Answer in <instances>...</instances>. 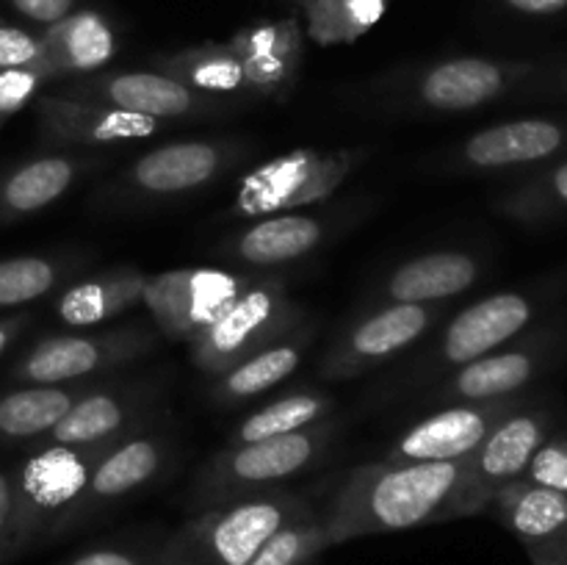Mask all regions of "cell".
I'll list each match as a JSON object with an SVG mask.
<instances>
[{
  "label": "cell",
  "mask_w": 567,
  "mask_h": 565,
  "mask_svg": "<svg viewBox=\"0 0 567 565\" xmlns=\"http://www.w3.org/2000/svg\"><path fill=\"white\" fill-rule=\"evenodd\" d=\"M468 458L446 463L377 460L358 465L321 507L332 546L480 515Z\"/></svg>",
  "instance_id": "obj_1"
},
{
  "label": "cell",
  "mask_w": 567,
  "mask_h": 565,
  "mask_svg": "<svg viewBox=\"0 0 567 565\" xmlns=\"http://www.w3.org/2000/svg\"><path fill=\"white\" fill-rule=\"evenodd\" d=\"M313 507L308 493L266 491L199 510L155 548V565H249L266 541Z\"/></svg>",
  "instance_id": "obj_2"
},
{
  "label": "cell",
  "mask_w": 567,
  "mask_h": 565,
  "mask_svg": "<svg viewBox=\"0 0 567 565\" xmlns=\"http://www.w3.org/2000/svg\"><path fill=\"white\" fill-rule=\"evenodd\" d=\"M111 446L116 443H100V446L44 443L39 452L28 454L17 469L9 471L11 513L0 546V563L55 541L59 524L83 493L94 465Z\"/></svg>",
  "instance_id": "obj_3"
},
{
  "label": "cell",
  "mask_w": 567,
  "mask_h": 565,
  "mask_svg": "<svg viewBox=\"0 0 567 565\" xmlns=\"http://www.w3.org/2000/svg\"><path fill=\"white\" fill-rule=\"evenodd\" d=\"M332 432H336L332 424L321 421L291 435L233 443V446L227 443L194 476L188 502L199 513L216 504L277 491L280 482L293 480L324 458L332 443Z\"/></svg>",
  "instance_id": "obj_4"
},
{
  "label": "cell",
  "mask_w": 567,
  "mask_h": 565,
  "mask_svg": "<svg viewBox=\"0 0 567 565\" xmlns=\"http://www.w3.org/2000/svg\"><path fill=\"white\" fill-rule=\"evenodd\" d=\"M302 308L280 277H255L252 286L192 343V360L205 374L219 377L249 355L299 330Z\"/></svg>",
  "instance_id": "obj_5"
},
{
  "label": "cell",
  "mask_w": 567,
  "mask_h": 565,
  "mask_svg": "<svg viewBox=\"0 0 567 565\" xmlns=\"http://www.w3.org/2000/svg\"><path fill=\"white\" fill-rule=\"evenodd\" d=\"M360 150H316L297 147L266 164L255 166L238 186L230 205L233 216H271L308 208L319 199L332 197L343 186L354 166L360 164Z\"/></svg>",
  "instance_id": "obj_6"
},
{
  "label": "cell",
  "mask_w": 567,
  "mask_h": 565,
  "mask_svg": "<svg viewBox=\"0 0 567 565\" xmlns=\"http://www.w3.org/2000/svg\"><path fill=\"white\" fill-rule=\"evenodd\" d=\"M252 275L227 269H172L147 277L142 305L172 341L194 343L249 286Z\"/></svg>",
  "instance_id": "obj_7"
},
{
  "label": "cell",
  "mask_w": 567,
  "mask_h": 565,
  "mask_svg": "<svg viewBox=\"0 0 567 565\" xmlns=\"http://www.w3.org/2000/svg\"><path fill=\"white\" fill-rule=\"evenodd\" d=\"M50 94L81 103H100L127 114L150 116V120H186V116H208L219 111V97L194 92L169 75L155 70L131 72H97V75L72 78L59 83Z\"/></svg>",
  "instance_id": "obj_8"
},
{
  "label": "cell",
  "mask_w": 567,
  "mask_h": 565,
  "mask_svg": "<svg viewBox=\"0 0 567 565\" xmlns=\"http://www.w3.org/2000/svg\"><path fill=\"white\" fill-rule=\"evenodd\" d=\"M153 343V332L138 325L109 332L44 338L11 366V380L25 386H64L138 358L150 352Z\"/></svg>",
  "instance_id": "obj_9"
},
{
  "label": "cell",
  "mask_w": 567,
  "mask_h": 565,
  "mask_svg": "<svg viewBox=\"0 0 567 565\" xmlns=\"http://www.w3.org/2000/svg\"><path fill=\"white\" fill-rule=\"evenodd\" d=\"M443 305L385 302L360 316L321 360V377L349 380L413 347L432 330Z\"/></svg>",
  "instance_id": "obj_10"
},
{
  "label": "cell",
  "mask_w": 567,
  "mask_h": 565,
  "mask_svg": "<svg viewBox=\"0 0 567 565\" xmlns=\"http://www.w3.org/2000/svg\"><path fill=\"white\" fill-rule=\"evenodd\" d=\"M518 408L513 397L493 402H460L415 421L408 432L396 438L382 460L396 463H446L463 460L476 452L487 432Z\"/></svg>",
  "instance_id": "obj_11"
},
{
  "label": "cell",
  "mask_w": 567,
  "mask_h": 565,
  "mask_svg": "<svg viewBox=\"0 0 567 565\" xmlns=\"http://www.w3.org/2000/svg\"><path fill=\"white\" fill-rule=\"evenodd\" d=\"M164 463L166 446L164 441H158L153 435H131L116 443V446H111L100 458V463L94 465L83 493L75 499L70 513L59 524L55 541L64 535H72L81 526H86L89 521L105 515V510L120 504L122 499L133 496L142 487H147L161 474Z\"/></svg>",
  "instance_id": "obj_12"
},
{
  "label": "cell",
  "mask_w": 567,
  "mask_h": 565,
  "mask_svg": "<svg viewBox=\"0 0 567 565\" xmlns=\"http://www.w3.org/2000/svg\"><path fill=\"white\" fill-rule=\"evenodd\" d=\"M33 114L42 142L53 147H109V144L150 138L161 131L158 120L127 114L100 103L42 94L33 100Z\"/></svg>",
  "instance_id": "obj_13"
},
{
  "label": "cell",
  "mask_w": 567,
  "mask_h": 565,
  "mask_svg": "<svg viewBox=\"0 0 567 565\" xmlns=\"http://www.w3.org/2000/svg\"><path fill=\"white\" fill-rule=\"evenodd\" d=\"M548 430H551V415L546 410L515 408L487 432L485 441L468 458L471 491L482 513L491 507V499L504 485L524 476L526 465L548 438Z\"/></svg>",
  "instance_id": "obj_14"
},
{
  "label": "cell",
  "mask_w": 567,
  "mask_h": 565,
  "mask_svg": "<svg viewBox=\"0 0 567 565\" xmlns=\"http://www.w3.org/2000/svg\"><path fill=\"white\" fill-rule=\"evenodd\" d=\"M535 308V299L520 291H498L468 305L443 330L435 349L437 363L457 369L482 355L496 352L529 327Z\"/></svg>",
  "instance_id": "obj_15"
},
{
  "label": "cell",
  "mask_w": 567,
  "mask_h": 565,
  "mask_svg": "<svg viewBox=\"0 0 567 565\" xmlns=\"http://www.w3.org/2000/svg\"><path fill=\"white\" fill-rule=\"evenodd\" d=\"M526 72H529L526 64L460 55V59L441 61L421 72L419 81L413 83V94L426 109L457 114V111H474L504 97Z\"/></svg>",
  "instance_id": "obj_16"
},
{
  "label": "cell",
  "mask_w": 567,
  "mask_h": 565,
  "mask_svg": "<svg viewBox=\"0 0 567 565\" xmlns=\"http://www.w3.org/2000/svg\"><path fill=\"white\" fill-rule=\"evenodd\" d=\"M236 158V144L216 138L172 142L138 155L125 170V181L144 194L197 192L221 175Z\"/></svg>",
  "instance_id": "obj_17"
},
{
  "label": "cell",
  "mask_w": 567,
  "mask_h": 565,
  "mask_svg": "<svg viewBox=\"0 0 567 565\" xmlns=\"http://www.w3.org/2000/svg\"><path fill=\"white\" fill-rule=\"evenodd\" d=\"M244 66L247 92L258 97H286L302 66L305 39L297 20L260 22L230 39Z\"/></svg>",
  "instance_id": "obj_18"
},
{
  "label": "cell",
  "mask_w": 567,
  "mask_h": 565,
  "mask_svg": "<svg viewBox=\"0 0 567 565\" xmlns=\"http://www.w3.org/2000/svg\"><path fill=\"white\" fill-rule=\"evenodd\" d=\"M567 144V125L557 120H529L502 122L465 138L457 150V158L471 170H509L526 166L557 155Z\"/></svg>",
  "instance_id": "obj_19"
},
{
  "label": "cell",
  "mask_w": 567,
  "mask_h": 565,
  "mask_svg": "<svg viewBox=\"0 0 567 565\" xmlns=\"http://www.w3.org/2000/svg\"><path fill=\"white\" fill-rule=\"evenodd\" d=\"M480 275L482 264L471 253L437 249L399 264L382 282V297L404 305H441L476 286Z\"/></svg>",
  "instance_id": "obj_20"
},
{
  "label": "cell",
  "mask_w": 567,
  "mask_h": 565,
  "mask_svg": "<svg viewBox=\"0 0 567 565\" xmlns=\"http://www.w3.org/2000/svg\"><path fill=\"white\" fill-rule=\"evenodd\" d=\"M546 349L526 343V347L507 349V352H491L471 363L457 366L452 377L437 388L435 397L441 402H493V399H509L524 391L540 371Z\"/></svg>",
  "instance_id": "obj_21"
},
{
  "label": "cell",
  "mask_w": 567,
  "mask_h": 565,
  "mask_svg": "<svg viewBox=\"0 0 567 565\" xmlns=\"http://www.w3.org/2000/svg\"><path fill=\"white\" fill-rule=\"evenodd\" d=\"M327 233H330V222L321 214L288 210V214H271L269 219L255 222L252 227L233 236L225 249L233 258L252 266L293 264L319 249L327 242Z\"/></svg>",
  "instance_id": "obj_22"
},
{
  "label": "cell",
  "mask_w": 567,
  "mask_h": 565,
  "mask_svg": "<svg viewBox=\"0 0 567 565\" xmlns=\"http://www.w3.org/2000/svg\"><path fill=\"white\" fill-rule=\"evenodd\" d=\"M39 37L53 81L66 75H89L109 64L116 53L114 28L97 11H72L61 22L44 28Z\"/></svg>",
  "instance_id": "obj_23"
},
{
  "label": "cell",
  "mask_w": 567,
  "mask_h": 565,
  "mask_svg": "<svg viewBox=\"0 0 567 565\" xmlns=\"http://www.w3.org/2000/svg\"><path fill=\"white\" fill-rule=\"evenodd\" d=\"M86 166V161L66 153L39 155L14 166L9 175L0 177V222L25 219L48 208L50 203L70 192Z\"/></svg>",
  "instance_id": "obj_24"
},
{
  "label": "cell",
  "mask_w": 567,
  "mask_h": 565,
  "mask_svg": "<svg viewBox=\"0 0 567 565\" xmlns=\"http://www.w3.org/2000/svg\"><path fill=\"white\" fill-rule=\"evenodd\" d=\"M144 282L147 275L133 266L100 271L61 291V297L55 299V316L66 327H97L142 305Z\"/></svg>",
  "instance_id": "obj_25"
},
{
  "label": "cell",
  "mask_w": 567,
  "mask_h": 565,
  "mask_svg": "<svg viewBox=\"0 0 567 565\" xmlns=\"http://www.w3.org/2000/svg\"><path fill=\"white\" fill-rule=\"evenodd\" d=\"M138 419V397L131 391H86L70 413L44 435V443L100 446L120 443Z\"/></svg>",
  "instance_id": "obj_26"
},
{
  "label": "cell",
  "mask_w": 567,
  "mask_h": 565,
  "mask_svg": "<svg viewBox=\"0 0 567 565\" xmlns=\"http://www.w3.org/2000/svg\"><path fill=\"white\" fill-rule=\"evenodd\" d=\"M496 518L518 537L524 546L551 541L567 532V493L515 480L491 499Z\"/></svg>",
  "instance_id": "obj_27"
},
{
  "label": "cell",
  "mask_w": 567,
  "mask_h": 565,
  "mask_svg": "<svg viewBox=\"0 0 567 565\" xmlns=\"http://www.w3.org/2000/svg\"><path fill=\"white\" fill-rule=\"evenodd\" d=\"M155 72L181 81L194 92L210 94V97H230V94H249L244 81V66L230 44H199L186 48L181 53L164 55L155 61Z\"/></svg>",
  "instance_id": "obj_28"
},
{
  "label": "cell",
  "mask_w": 567,
  "mask_h": 565,
  "mask_svg": "<svg viewBox=\"0 0 567 565\" xmlns=\"http://www.w3.org/2000/svg\"><path fill=\"white\" fill-rule=\"evenodd\" d=\"M86 391L70 386H25L0 397V441L44 438Z\"/></svg>",
  "instance_id": "obj_29"
},
{
  "label": "cell",
  "mask_w": 567,
  "mask_h": 565,
  "mask_svg": "<svg viewBox=\"0 0 567 565\" xmlns=\"http://www.w3.org/2000/svg\"><path fill=\"white\" fill-rule=\"evenodd\" d=\"M305 347H308L305 336L291 332L282 341L249 355L247 360L216 377V402H241V399H252L258 393H266L269 388L280 386L282 380H288L299 369L305 358Z\"/></svg>",
  "instance_id": "obj_30"
},
{
  "label": "cell",
  "mask_w": 567,
  "mask_h": 565,
  "mask_svg": "<svg viewBox=\"0 0 567 565\" xmlns=\"http://www.w3.org/2000/svg\"><path fill=\"white\" fill-rule=\"evenodd\" d=\"M332 399L321 391H293L288 397L275 399L260 410L249 413L247 419L238 421L236 430L230 432L233 443H252L266 441V438L291 435V432L308 430V427L321 424L330 419Z\"/></svg>",
  "instance_id": "obj_31"
},
{
  "label": "cell",
  "mask_w": 567,
  "mask_h": 565,
  "mask_svg": "<svg viewBox=\"0 0 567 565\" xmlns=\"http://www.w3.org/2000/svg\"><path fill=\"white\" fill-rule=\"evenodd\" d=\"M388 0H305L308 33L319 44H347L369 33Z\"/></svg>",
  "instance_id": "obj_32"
},
{
  "label": "cell",
  "mask_w": 567,
  "mask_h": 565,
  "mask_svg": "<svg viewBox=\"0 0 567 565\" xmlns=\"http://www.w3.org/2000/svg\"><path fill=\"white\" fill-rule=\"evenodd\" d=\"M330 546L321 510L313 504L297 518L282 524L249 559V565H313Z\"/></svg>",
  "instance_id": "obj_33"
},
{
  "label": "cell",
  "mask_w": 567,
  "mask_h": 565,
  "mask_svg": "<svg viewBox=\"0 0 567 565\" xmlns=\"http://www.w3.org/2000/svg\"><path fill=\"white\" fill-rule=\"evenodd\" d=\"M66 264L48 255H17L0 260V310L37 302L39 297L59 288Z\"/></svg>",
  "instance_id": "obj_34"
},
{
  "label": "cell",
  "mask_w": 567,
  "mask_h": 565,
  "mask_svg": "<svg viewBox=\"0 0 567 565\" xmlns=\"http://www.w3.org/2000/svg\"><path fill=\"white\" fill-rule=\"evenodd\" d=\"M498 208L520 222H537L567 210V161L509 192Z\"/></svg>",
  "instance_id": "obj_35"
},
{
  "label": "cell",
  "mask_w": 567,
  "mask_h": 565,
  "mask_svg": "<svg viewBox=\"0 0 567 565\" xmlns=\"http://www.w3.org/2000/svg\"><path fill=\"white\" fill-rule=\"evenodd\" d=\"M48 83H53V75L44 64L14 66V70L0 72V125L17 111L31 105Z\"/></svg>",
  "instance_id": "obj_36"
},
{
  "label": "cell",
  "mask_w": 567,
  "mask_h": 565,
  "mask_svg": "<svg viewBox=\"0 0 567 565\" xmlns=\"http://www.w3.org/2000/svg\"><path fill=\"white\" fill-rule=\"evenodd\" d=\"M520 480L567 493V435L546 438L543 446L535 452V458H532V463L526 465Z\"/></svg>",
  "instance_id": "obj_37"
},
{
  "label": "cell",
  "mask_w": 567,
  "mask_h": 565,
  "mask_svg": "<svg viewBox=\"0 0 567 565\" xmlns=\"http://www.w3.org/2000/svg\"><path fill=\"white\" fill-rule=\"evenodd\" d=\"M33 64H44L42 37H39V33L25 31V28L0 22V72L14 70V66H33Z\"/></svg>",
  "instance_id": "obj_38"
},
{
  "label": "cell",
  "mask_w": 567,
  "mask_h": 565,
  "mask_svg": "<svg viewBox=\"0 0 567 565\" xmlns=\"http://www.w3.org/2000/svg\"><path fill=\"white\" fill-rule=\"evenodd\" d=\"M155 546H133V543H103L75 554L64 565H155Z\"/></svg>",
  "instance_id": "obj_39"
},
{
  "label": "cell",
  "mask_w": 567,
  "mask_h": 565,
  "mask_svg": "<svg viewBox=\"0 0 567 565\" xmlns=\"http://www.w3.org/2000/svg\"><path fill=\"white\" fill-rule=\"evenodd\" d=\"M9 3L17 14H22L25 20L44 28L61 22L75 9V0H9Z\"/></svg>",
  "instance_id": "obj_40"
},
{
  "label": "cell",
  "mask_w": 567,
  "mask_h": 565,
  "mask_svg": "<svg viewBox=\"0 0 567 565\" xmlns=\"http://www.w3.org/2000/svg\"><path fill=\"white\" fill-rule=\"evenodd\" d=\"M524 548L529 554L532 565H567V532L551 537V541H543Z\"/></svg>",
  "instance_id": "obj_41"
},
{
  "label": "cell",
  "mask_w": 567,
  "mask_h": 565,
  "mask_svg": "<svg viewBox=\"0 0 567 565\" xmlns=\"http://www.w3.org/2000/svg\"><path fill=\"white\" fill-rule=\"evenodd\" d=\"M504 3L524 14H557L567 9V0H504Z\"/></svg>",
  "instance_id": "obj_42"
},
{
  "label": "cell",
  "mask_w": 567,
  "mask_h": 565,
  "mask_svg": "<svg viewBox=\"0 0 567 565\" xmlns=\"http://www.w3.org/2000/svg\"><path fill=\"white\" fill-rule=\"evenodd\" d=\"M28 321H31V316L28 314H17V316H6V319H0V355L14 343V338L25 330Z\"/></svg>",
  "instance_id": "obj_43"
},
{
  "label": "cell",
  "mask_w": 567,
  "mask_h": 565,
  "mask_svg": "<svg viewBox=\"0 0 567 565\" xmlns=\"http://www.w3.org/2000/svg\"><path fill=\"white\" fill-rule=\"evenodd\" d=\"M9 513H11V476L9 471L0 469V546H3L6 530H9Z\"/></svg>",
  "instance_id": "obj_44"
}]
</instances>
